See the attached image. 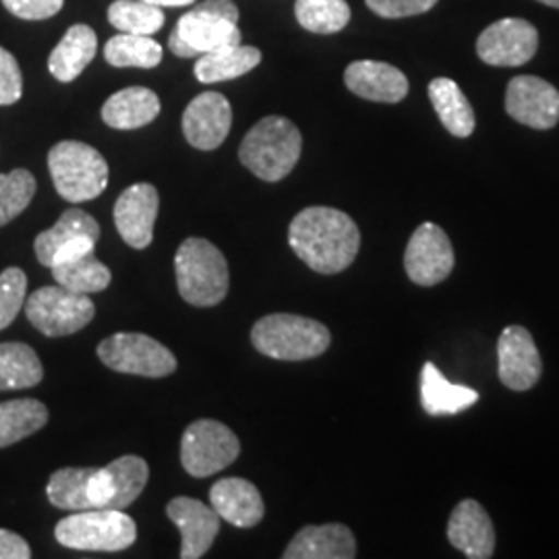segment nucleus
Instances as JSON below:
<instances>
[{
    "mask_svg": "<svg viewBox=\"0 0 559 559\" xmlns=\"http://www.w3.org/2000/svg\"><path fill=\"white\" fill-rule=\"evenodd\" d=\"M98 357L112 371L141 378H166L177 371L175 353L145 334L120 332L102 340Z\"/></svg>",
    "mask_w": 559,
    "mask_h": 559,
    "instance_id": "obj_10",
    "label": "nucleus"
},
{
    "mask_svg": "<svg viewBox=\"0 0 559 559\" xmlns=\"http://www.w3.org/2000/svg\"><path fill=\"white\" fill-rule=\"evenodd\" d=\"M448 539L466 558H493L496 528L479 501L462 500L454 508L448 522Z\"/></svg>",
    "mask_w": 559,
    "mask_h": 559,
    "instance_id": "obj_20",
    "label": "nucleus"
},
{
    "mask_svg": "<svg viewBox=\"0 0 559 559\" xmlns=\"http://www.w3.org/2000/svg\"><path fill=\"white\" fill-rule=\"evenodd\" d=\"M145 2H150V4H156V7H187V4H191V2H195V0H145Z\"/></svg>",
    "mask_w": 559,
    "mask_h": 559,
    "instance_id": "obj_42",
    "label": "nucleus"
},
{
    "mask_svg": "<svg viewBox=\"0 0 559 559\" xmlns=\"http://www.w3.org/2000/svg\"><path fill=\"white\" fill-rule=\"evenodd\" d=\"M23 94V78L15 57L0 48V106H11Z\"/></svg>",
    "mask_w": 559,
    "mask_h": 559,
    "instance_id": "obj_39",
    "label": "nucleus"
},
{
    "mask_svg": "<svg viewBox=\"0 0 559 559\" xmlns=\"http://www.w3.org/2000/svg\"><path fill=\"white\" fill-rule=\"evenodd\" d=\"M233 127V108L218 92H203L185 108L182 133L201 152L221 147Z\"/></svg>",
    "mask_w": 559,
    "mask_h": 559,
    "instance_id": "obj_17",
    "label": "nucleus"
},
{
    "mask_svg": "<svg viewBox=\"0 0 559 559\" xmlns=\"http://www.w3.org/2000/svg\"><path fill=\"white\" fill-rule=\"evenodd\" d=\"M479 392L445 380L433 362H425L420 371V404L431 417H452L477 404Z\"/></svg>",
    "mask_w": 559,
    "mask_h": 559,
    "instance_id": "obj_23",
    "label": "nucleus"
},
{
    "mask_svg": "<svg viewBox=\"0 0 559 559\" xmlns=\"http://www.w3.org/2000/svg\"><path fill=\"white\" fill-rule=\"evenodd\" d=\"M258 353L278 360L316 359L330 348V330L320 321L274 313L261 318L251 330Z\"/></svg>",
    "mask_w": 559,
    "mask_h": 559,
    "instance_id": "obj_5",
    "label": "nucleus"
},
{
    "mask_svg": "<svg viewBox=\"0 0 559 559\" xmlns=\"http://www.w3.org/2000/svg\"><path fill=\"white\" fill-rule=\"evenodd\" d=\"M288 245L307 267L318 274H340L357 260L360 230L357 222L336 207H305L290 222Z\"/></svg>",
    "mask_w": 559,
    "mask_h": 559,
    "instance_id": "obj_1",
    "label": "nucleus"
},
{
    "mask_svg": "<svg viewBox=\"0 0 559 559\" xmlns=\"http://www.w3.org/2000/svg\"><path fill=\"white\" fill-rule=\"evenodd\" d=\"M32 549L17 533L0 528V559H29Z\"/></svg>",
    "mask_w": 559,
    "mask_h": 559,
    "instance_id": "obj_41",
    "label": "nucleus"
},
{
    "mask_svg": "<svg viewBox=\"0 0 559 559\" xmlns=\"http://www.w3.org/2000/svg\"><path fill=\"white\" fill-rule=\"evenodd\" d=\"M295 15L300 27L311 34H338L350 21L346 0H297Z\"/></svg>",
    "mask_w": 559,
    "mask_h": 559,
    "instance_id": "obj_34",
    "label": "nucleus"
},
{
    "mask_svg": "<svg viewBox=\"0 0 559 559\" xmlns=\"http://www.w3.org/2000/svg\"><path fill=\"white\" fill-rule=\"evenodd\" d=\"M2 4L20 20L40 21L55 17L64 0H2Z\"/></svg>",
    "mask_w": 559,
    "mask_h": 559,
    "instance_id": "obj_40",
    "label": "nucleus"
},
{
    "mask_svg": "<svg viewBox=\"0 0 559 559\" xmlns=\"http://www.w3.org/2000/svg\"><path fill=\"white\" fill-rule=\"evenodd\" d=\"M367 7L383 20L415 17L431 11L438 0H365Z\"/></svg>",
    "mask_w": 559,
    "mask_h": 559,
    "instance_id": "obj_38",
    "label": "nucleus"
},
{
    "mask_svg": "<svg viewBox=\"0 0 559 559\" xmlns=\"http://www.w3.org/2000/svg\"><path fill=\"white\" fill-rule=\"evenodd\" d=\"M261 62V52L255 46H228L207 55H201L195 62V78L201 83L237 80L253 71Z\"/></svg>",
    "mask_w": 559,
    "mask_h": 559,
    "instance_id": "obj_28",
    "label": "nucleus"
},
{
    "mask_svg": "<svg viewBox=\"0 0 559 559\" xmlns=\"http://www.w3.org/2000/svg\"><path fill=\"white\" fill-rule=\"evenodd\" d=\"M506 112L531 129H554L559 122V92L549 81L519 75L508 83Z\"/></svg>",
    "mask_w": 559,
    "mask_h": 559,
    "instance_id": "obj_14",
    "label": "nucleus"
},
{
    "mask_svg": "<svg viewBox=\"0 0 559 559\" xmlns=\"http://www.w3.org/2000/svg\"><path fill=\"white\" fill-rule=\"evenodd\" d=\"M150 479V466L141 456H120L108 466L96 468L90 496L94 508L124 510L140 498Z\"/></svg>",
    "mask_w": 559,
    "mask_h": 559,
    "instance_id": "obj_13",
    "label": "nucleus"
},
{
    "mask_svg": "<svg viewBox=\"0 0 559 559\" xmlns=\"http://www.w3.org/2000/svg\"><path fill=\"white\" fill-rule=\"evenodd\" d=\"M29 323L48 338L71 336L96 318V305L90 295H81L64 286H44L25 300Z\"/></svg>",
    "mask_w": 559,
    "mask_h": 559,
    "instance_id": "obj_8",
    "label": "nucleus"
},
{
    "mask_svg": "<svg viewBox=\"0 0 559 559\" xmlns=\"http://www.w3.org/2000/svg\"><path fill=\"white\" fill-rule=\"evenodd\" d=\"M177 284L182 299L193 307H214L228 295V261L210 240L189 237L175 258Z\"/></svg>",
    "mask_w": 559,
    "mask_h": 559,
    "instance_id": "obj_4",
    "label": "nucleus"
},
{
    "mask_svg": "<svg viewBox=\"0 0 559 559\" xmlns=\"http://www.w3.org/2000/svg\"><path fill=\"white\" fill-rule=\"evenodd\" d=\"M498 373L506 388L526 392L537 385L543 362L531 332L522 325H510L498 340Z\"/></svg>",
    "mask_w": 559,
    "mask_h": 559,
    "instance_id": "obj_16",
    "label": "nucleus"
},
{
    "mask_svg": "<svg viewBox=\"0 0 559 559\" xmlns=\"http://www.w3.org/2000/svg\"><path fill=\"white\" fill-rule=\"evenodd\" d=\"M27 295V276L20 267H7L0 274V332L20 316Z\"/></svg>",
    "mask_w": 559,
    "mask_h": 559,
    "instance_id": "obj_37",
    "label": "nucleus"
},
{
    "mask_svg": "<svg viewBox=\"0 0 559 559\" xmlns=\"http://www.w3.org/2000/svg\"><path fill=\"white\" fill-rule=\"evenodd\" d=\"M166 512L168 519L179 526L182 537L180 558H203L221 533L218 512L195 498H175L168 503Z\"/></svg>",
    "mask_w": 559,
    "mask_h": 559,
    "instance_id": "obj_18",
    "label": "nucleus"
},
{
    "mask_svg": "<svg viewBox=\"0 0 559 559\" xmlns=\"http://www.w3.org/2000/svg\"><path fill=\"white\" fill-rule=\"evenodd\" d=\"M539 32L531 21L519 17L491 23L477 40V55L491 67H522L535 57Z\"/></svg>",
    "mask_w": 559,
    "mask_h": 559,
    "instance_id": "obj_12",
    "label": "nucleus"
},
{
    "mask_svg": "<svg viewBox=\"0 0 559 559\" xmlns=\"http://www.w3.org/2000/svg\"><path fill=\"white\" fill-rule=\"evenodd\" d=\"M160 210L158 189L150 182L131 185L115 203V224L122 240L133 249H147Z\"/></svg>",
    "mask_w": 559,
    "mask_h": 559,
    "instance_id": "obj_15",
    "label": "nucleus"
},
{
    "mask_svg": "<svg viewBox=\"0 0 559 559\" xmlns=\"http://www.w3.org/2000/svg\"><path fill=\"white\" fill-rule=\"evenodd\" d=\"M98 50L96 32L90 25H73L67 29L64 38L57 44L48 59V71L60 83L78 80L85 67L94 60Z\"/></svg>",
    "mask_w": 559,
    "mask_h": 559,
    "instance_id": "obj_25",
    "label": "nucleus"
},
{
    "mask_svg": "<svg viewBox=\"0 0 559 559\" xmlns=\"http://www.w3.org/2000/svg\"><path fill=\"white\" fill-rule=\"evenodd\" d=\"M284 559H353L357 558V540L344 524L305 526L290 540Z\"/></svg>",
    "mask_w": 559,
    "mask_h": 559,
    "instance_id": "obj_22",
    "label": "nucleus"
},
{
    "mask_svg": "<svg viewBox=\"0 0 559 559\" xmlns=\"http://www.w3.org/2000/svg\"><path fill=\"white\" fill-rule=\"evenodd\" d=\"M346 87L362 100L399 104L408 94V80L394 64L380 60H355L344 71Z\"/></svg>",
    "mask_w": 559,
    "mask_h": 559,
    "instance_id": "obj_19",
    "label": "nucleus"
},
{
    "mask_svg": "<svg viewBox=\"0 0 559 559\" xmlns=\"http://www.w3.org/2000/svg\"><path fill=\"white\" fill-rule=\"evenodd\" d=\"M96 468H60L46 487V496L50 503L59 510L83 512L92 510L94 501L90 496V485Z\"/></svg>",
    "mask_w": 559,
    "mask_h": 559,
    "instance_id": "obj_31",
    "label": "nucleus"
},
{
    "mask_svg": "<svg viewBox=\"0 0 559 559\" xmlns=\"http://www.w3.org/2000/svg\"><path fill=\"white\" fill-rule=\"evenodd\" d=\"M454 247L438 224L425 222L408 240L404 270L417 286H436L454 270Z\"/></svg>",
    "mask_w": 559,
    "mask_h": 559,
    "instance_id": "obj_11",
    "label": "nucleus"
},
{
    "mask_svg": "<svg viewBox=\"0 0 559 559\" xmlns=\"http://www.w3.org/2000/svg\"><path fill=\"white\" fill-rule=\"evenodd\" d=\"M36 195V179L29 170L17 168L0 175V226L15 221Z\"/></svg>",
    "mask_w": 559,
    "mask_h": 559,
    "instance_id": "obj_36",
    "label": "nucleus"
},
{
    "mask_svg": "<svg viewBox=\"0 0 559 559\" xmlns=\"http://www.w3.org/2000/svg\"><path fill=\"white\" fill-rule=\"evenodd\" d=\"M48 170L62 200L71 203L96 200L108 187V162L81 141H60L48 154Z\"/></svg>",
    "mask_w": 559,
    "mask_h": 559,
    "instance_id": "obj_6",
    "label": "nucleus"
},
{
    "mask_svg": "<svg viewBox=\"0 0 559 559\" xmlns=\"http://www.w3.org/2000/svg\"><path fill=\"white\" fill-rule=\"evenodd\" d=\"M302 152V138L295 122L284 117H265L245 135L239 158L258 179L278 182L288 177Z\"/></svg>",
    "mask_w": 559,
    "mask_h": 559,
    "instance_id": "obj_3",
    "label": "nucleus"
},
{
    "mask_svg": "<svg viewBox=\"0 0 559 559\" xmlns=\"http://www.w3.org/2000/svg\"><path fill=\"white\" fill-rule=\"evenodd\" d=\"M543 4H547V7H554V9H559V0H539Z\"/></svg>",
    "mask_w": 559,
    "mask_h": 559,
    "instance_id": "obj_43",
    "label": "nucleus"
},
{
    "mask_svg": "<svg viewBox=\"0 0 559 559\" xmlns=\"http://www.w3.org/2000/svg\"><path fill=\"white\" fill-rule=\"evenodd\" d=\"M160 110L158 94L147 87H127L104 102L102 119L112 129L133 131L156 120Z\"/></svg>",
    "mask_w": 559,
    "mask_h": 559,
    "instance_id": "obj_24",
    "label": "nucleus"
},
{
    "mask_svg": "<svg viewBox=\"0 0 559 559\" xmlns=\"http://www.w3.org/2000/svg\"><path fill=\"white\" fill-rule=\"evenodd\" d=\"M44 380V367L36 350L23 342L0 344V392L27 390Z\"/></svg>",
    "mask_w": 559,
    "mask_h": 559,
    "instance_id": "obj_29",
    "label": "nucleus"
},
{
    "mask_svg": "<svg viewBox=\"0 0 559 559\" xmlns=\"http://www.w3.org/2000/svg\"><path fill=\"white\" fill-rule=\"evenodd\" d=\"M210 501L222 520L239 528L258 526L265 514L260 489L240 477L218 480L210 491Z\"/></svg>",
    "mask_w": 559,
    "mask_h": 559,
    "instance_id": "obj_21",
    "label": "nucleus"
},
{
    "mask_svg": "<svg viewBox=\"0 0 559 559\" xmlns=\"http://www.w3.org/2000/svg\"><path fill=\"white\" fill-rule=\"evenodd\" d=\"M55 537L75 551H122L138 539V524L124 510L92 508L60 520Z\"/></svg>",
    "mask_w": 559,
    "mask_h": 559,
    "instance_id": "obj_7",
    "label": "nucleus"
},
{
    "mask_svg": "<svg viewBox=\"0 0 559 559\" xmlns=\"http://www.w3.org/2000/svg\"><path fill=\"white\" fill-rule=\"evenodd\" d=\"M240 441L221 420L191 423L180 440L182 468L198 479L212 477L239 459Z\"/></svg>",
    "mask_w": 559,
    "mask_h": 559,
    "instance_id": "obj_9",
    "label": "nucleus"
},
{
    "mask_svg": "<svg viewBox=\"0 0 559 559\" xmlns=\"http://www.w3.org/2000/svg\"><path fill=\"white\" fill-rule=\"evenodd\" d=\"M52 276L60 286L81 293V295L102 293L112 282L110 270L94 255V251L75 258V260L55 265Z\"/></svg>",
    "mask_w": 559,
    "mask_h": 559,
    "instance_id": "obj_32",
    "label": "nucleus"
},
{
    "mask_svg": "<svg viewBox=\"0 0 559 559\" xmlns=\"http://www.w3.org/2000/svg\"><path fill=\"white\" fill-rule=\"evenodd\" d=\"M239 9L233 0H205L185 13L168 38L180 59H193L240 44Z\"/></svg>",
    "mask_w": 559,
    "mask_h": 559,
    "instance_id": "obj_2",
    "label": "nucleus"
},
{
    "mask_svg": "<svg viewBox=\"0 0 559 559\" xmlns=\"http://www.w3.org/2000/svg\"><path fill=\"white\" fill-rule=\"evenodd\" d=\"M108 21L122 34L152 36L160 32L164 13L160 7L145 0H115L108 7Z\"/></svg>",
    "mask_w": 559,
    "mask_h": 559,
    "instance_id": "obj_35",
    "label": "nucleus"
},
{
    "mask_svg": "<svg viewBox=\"0 0 559 559\" xmlns=\"http://www.w3.org/2000/svg\"><path fill=\"white\" fill-rule=\"evenodd\" d=\"M80 237L100 239V224L80 207H71L60 216L59 222L52 228L44 230L36 237V242H34L36 258L41 265L52 267V260L60 247L71 240L80 239Z\"/></svg>",
    "mask_w": 559,
    "mask_h": 559,
    "instance_id": "obj_27",
    "label": "nucleus"
},
{
    "mask_svg": "<svg viewBox=\"0 0 559 559\" xmlns=\"http://www.w3.org/2000/svg\"><path fill=\"white\" fill-rule=\"evenodd\" d=\"M48 423V408L40 400L20 399L0 402V448H9L40 431Z\"/></svg>",
    "mask_w": 559,
    "mask_h": 559,
    "instance_id": "obj_30",
    "label": "nucleus"
},
{
    "mask_svg": "<svg viewBox=\"0 0 559 559\" xmlns=\"http://www.w3.org/2000/svg\"><path fill=\"white\" fill-rule=\"evenodd\" d=\"M160 44L152 36H135V34H119L110 38L104 48V59L112 67H140L154 69L162 62Z\"/></svg>",
    "mask_w": 559,
    "mask_h": 559,
    "instance_id": "obj_33",
    "label": "nucleus"
},
{
    "mask_svg": "<svg viewBox=\"0 0 559 559\" xmlns=\"http://www.w3.org/2000/svg\"><path fill=\"white\" fill-rule=\"evenodd\" d=\"M429 98L440 117L441 124L454 135V138H471L475 131V110L471 102L466 100L464 92L460 90L456 81L448 78H438L429 83Z\"/></svg>",
    "mask_w": 559,
    "mask_h": 559,
    "instance_id": "obj_26",
    "label": "nucleus"
}]
</instances>
